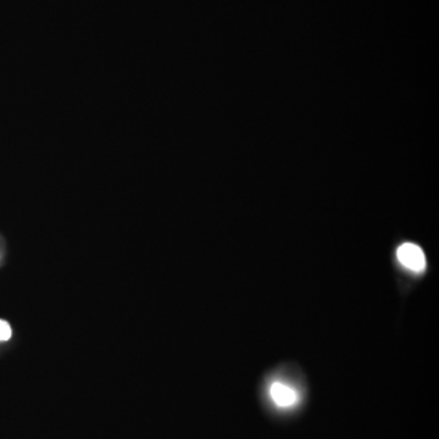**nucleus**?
<instances>
[{"mask_svg":"<svg viewBox=\"0 0 439 439\" xmlns=\"http://www.w3.org/2000/svg\"><path fill=\"white\" fill-rule=\"evenodd\" d=\"M396 257L404 268L413 272L421 273L426 270V255L420 246L414 243H404L398 248Z\"/></svg>","mask_w":439,"mask_h":439,"instance_id":"obj_1","label":"nucleus"},{"mask_svg":"<svg viewBox=\"0 0 439 439\" xmlns=\"http://www.w3.org/2000/svg\"><path fill=\"white\" fill-rule=\"evenodd\" d=\"M268 394L273 404L279 409H290L299 402L297 392L281 382H273L268 389Z\"/></svg>","mask_w":439,"mask_h":439,"instance_id":"obj_2","label":"nucleus"},{"mask_svg":"<svg viewBox=\"0 0 439 439\" xmlns=\"http://www.w3.org/2000/svg\"><path fill=\"white\" fill-rule=\"evenodd\" d=\"M11 327L8 322L0 320V342H6L11 338Z\"/></svg>","mask_w":439,"mask_h":439,"instance_id":"obj_3","label":"nucleus"}]
</instances>
